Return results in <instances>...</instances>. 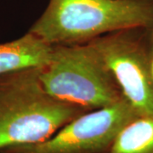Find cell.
Returning <instances> with one entry per match:
<instances>
[{"instance_id":"7","label":"cell","mask_w":153,"mask_h":153,"mask_svg":"<svg viewBox=\"0 0 153 153\" xmlns=\"http://www.w3.org/2000/svg\"><path fill=\"white\" fill-rule=\"evenodd\" d=\"M103 153H153V118L139 117L123 128Z\"/></svg>"},{"instance_id":"2","label":"cell","mask_w":153,"mask_h":153,"mask_svg":"<svg viewBox=\"0 0 153 153\" xmlns=\"http://www.w3.org/2000/svg\"><path fill=\"white\" fill-rule=\"evenodd\" d=\"M138 27L153 28V0H49L28 32L50 45L77 44Z\"/></svg>"},{"instance_id":"8","label":"cell","mask_w":153,"mask_h":153,"mask_svg":"<svg viewBox=\"0 0 153 153\" xmlns=\"http://www.w3.org/2000/svg\"><path fill=\"white\" fill-rule=\"evenodd\" d=\"M152 76H153V60H152Z\"/></svg>"},{"instance_id":"1","label":"cell","mask_w":153,"mask_h":153,"mask_svg":"<svg viewBox=\"0 0 153 153\" xmlns=\"http://www.w3.org/2000/svg\"><path fill=\"white\" fill-rule=\"evenodd\" d=\"M88 111L50 95L40 81L39 67L2 74L0 149L44 141Z\"/></svg>"},{"instance_id":"4","label":"cell","mask_w":153,"mask_h":153,"mask_svg":"<svg viewBox=\"0 0 153 153\" xmlns=\"http://www.w3.org/2000/svg\"><path fill=\"white\" fill-rule=\"evenodd\" d=\"M88 43L102 57L138 116L153 118V28L123 29Z\"/></svg>"},{"instance_id":"3","label":"cell","mask_w":153,"mask_h":153,"mask_svg":"<svg viewBox=\"0 0 153 153\" xmlns=\"http://www.w3.org/2000/svg\"><path fill=\"white\" fill-rule=\"evenodd\" d=\"M39 78L50 95L89 111L124 98L111 71L89 43L52 45L49 62L39 67Z\"/></svg>"},{"instance_id":"6","label":"cell","mask_w":153,"mask_h":153,"mask_svg":"<svg viewBox=\"0 0 153 153\" xmlns=\"http://www.w3.org/2000/svg\"><path fill=\"white\" fill-rule=\"evenodd\" d=\"M52 45L27 32L21 38L0 44V75L28 67L45 66Z\"/></svg>"},{"instance_id":"5","label":"cell","mask_w":153,"mask_h":153,"mask_svg":"<svg viewBox=\"0 0 153 153\" xmlns=\"http://www.w3.org/2000/svg\"><path fill=\"white\" fill-rule=\"evenodd\" d=\"M139 117L125 98L77 117L44 141L0 149V153H103L128 123Z\"/></svg>"}]
</instances>
